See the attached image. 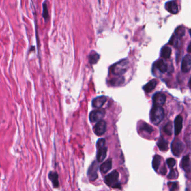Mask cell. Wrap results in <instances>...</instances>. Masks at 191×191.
I'll return each mask as SVG.
<instances>
[{
	"instance_id": "6da1fadb",
	"label": "cell",
	"mask_w": 191,
	"mask_h": 191,
	"mask_svg": "<svg viewBox=\"0 0 191 191\" xmlns=\"http://www.w3.org/2000/svg\"><path fill=\"white\" fill-rule=\"evenodd\" d=\"M129 61L127 59H123L117 62L110 67L111 72L116 76H121L126 72L128 70Z\"/></svg>"
},
{
	"instance_id": "7a4b0ae2",
	"label": "cell",
	"mask_w": 191,
	"mask_h": 191,
	"mask_svg": "<svg viewBox=\"0 0 191 191\" xmlns=\"http://www.w3.org/2000/svg\"><path fill=\"white\" fill-rule=\"evenodd\" d=\"M164 117V111L161 106L153 105L150 112V119L153 124L158 125Z\"/></svg>"
},
{
	"instance_id": "3957f363",
	"label": "cell",
	"mask_w": 191,
	"mask_h": 191,
	"mask_svg": "<svg viewBox=\"0 0 191 191\" xmlns=\"http://www.w3.org/2000/svg\"><path fill=\"white\" fill-rule=\"evenodd\" d=\"M105 140L104 138L99 139L96 143L97 155L96 158L98 162H102L105 159L107 153V147L105 146Z\"/></svg>"
},
{
	"instance_id": "277c9868",
	"label": "cell",
	"mask_w": 191,
	"mask_h": 191,
	"mask_svg": "<svg viewBox=\"0 0 191 191\" xmlns=\"http://www.w3.org/2000/svg\"><path fill=\"white\" fill-rule=\"evenodd\" d=\"M119 173L116 171L111 172L105 177V183L107 186L115 188H121L120 183L118 181Z\"/></svg>"
},
{
	"instance_id": "5b68a950",
	"label": "cell",
	"mask_w": 191,
	"mask_h": 191,
	"mask_svg": "<svg viewBox=\"0 0 191 191\" xmlns=\"http://www.w3.org/2000/svg\"><path fill=\"white\" fill-rule=\"evenodd\" d=\"M184 149V145L178 138H175L171 144L172 153L176 156H179Z\"/></svg>"
},
{
	"instance_id": "8992f818",
	"label": "cell",
	"mask_w": 191,
	"mask_h": 191,
	"mask_svg": "<svg viewBox=\"0 0 191 191\" xmlns=\"http://www.w3.org/2000/svg\"><path fill=\"white\" fill-rule=\"evenodd\" d=\"M105 111L103 109H100L92 111L89 115V119L91 122L94 123L101 120L105 115Z\"/></svg>"
},
{
	"instance_id": "52a82bcc",
	"label": "cell",
	"mask_w": 191,
	"mask_h": 191,
	"mask_svg": "<svg viewBox=\"0 0 191 191\" xmlns=\"http://www.w3.org/2000/svg\"><path fill=\"white\" fill-rule=\"evenodd\" d=\"M94 132L98 136L104 134L106 130V123L104 121H99L94 127Z\"/></svg>"
},
{
	"instance_id": "ba28073f",
	"label": "cell",
	"mask_w": 191,
	"mask_h": 191,
	"mask_svg": "<svg viewBox=\"0 0 191 191\" xmlns=\"http://www.w3.org/2000/svg\"><path fill=\"white\" fill-rule=\"evenodd\" d=\"M98 165L96 161L93 162L89 167L87 172V175L91 181H95L98 178Z\"/></svg>"
},
{
	"instance_id": "9c48e42d",
	"label": "cell",
	"mask_w": 191,
	"mask_h": 191,
	"mask_svg": "<svg viewBox=\"0 0 191 191\" xmlns=\"http://www.w3.org/2000/svg\"><path fill=\"white\" fill-rule=\"evenodd\" d=\"M166 96L162 93H156L153 97V105L162 106L166 102Z\"/></svg>"
},
{
	"instance_id": "30bf717a",
	"label": "cell",
	"mask_w": 191,
	"mask_h": 191,
	"mask_svg": "<svg viewBox=\"0 0 191 191\" xmlns=\"http://www.w3.org/2000/svg\"><path fill=\"white\" fill-rule=\"evenodd\" d=\"M165 8L172 14H177L179 11L178 5L177 1L174 0L167 2L165 5Z\"/></svg>"
},
{
	"instance_id": "8fae6325",
	"label": "cell",
	"mask_w": 191,
	"mask_h": 191,
	"mask_svg": "<svg viewBox=\"0 0 191 191\" xmlns=\"http://www.w3.org/2000/svg\"><path fill=\"white\" fill-rule=\"evenodd\" d=\"M191 68V57L190 55H186L181 62V70L183 72H188Z\"/></svg>"
},
{
	"instance_id": "7c38bea8",
	"label": "cell",
	"mask_w": 191,
	"mask_h": 191,
	"mask_svg": "<svg viewBox=\"0 0 191 191\" xmlns=\"http://www.w3.org/2000/svg\"><path fill=\"white\" fill-rule=\"evenodd\" d=\"M183 127V118L181 115H178L174 121V132L176 136L181 132Z\"/></svg>"
},
{
	"instance_id": "4fadbf2b",
	"label": "cell",
	"mask_w": 191,
	"mask_h": 191,
	"mask_svg": "<svg viewBox=\"0 0 191 191\" xmlns=\"http://www.w3.org/2000/svg\"><path fill=\"white\" fill-rule=\"evenodd\" d=\"M154 66L162 74L165 73L168 70V65L162 59L156 61L154 63Z\"/></svg>"
},
{
	"instance_id": "5bb4252c",
	"label": "cell",
	"mask_w": 191,
	"mask_h": 191,
	"mask_svg": "<svg viewBox=\"0 0 191 191\" xmlns=\"http://www.w3.org/2000/svg\"><path fill=\"white\" fill-rule=\"evenodd\" d=\"M106 100L107 98L104 96L97 97L93 100L92 105L94 108H100L105 104V102H106Z\"/></svg>"
},
{
	"instance_id": "9a60e30c",
	"label": "cell",
	"mask_w": 191,
	"mask_h": 191,
	"mask_svg": "<svg viewBox=\"0 0 191 191\" xmlns=\"http://www.w3.org/2000/svg\"><path fill=\"white\" fill-rule=\"evenodd\" d=\"M181 167L185 172H190L191 165H190V155H187L184 156L181 160Z\"/></svg>"
},
{
	"instance_id": "2e32d148",
	"label": "cell",
	"mask_w": 191,
	"mask_h": 191,
	"mask_svg": "<svg viewBox=\"0 0 191 191\" xmlns=\"http://www.w3.org/2000/svg\"><path fill=\"white\" fill-rule=\"evenodd\" d=\"M157 84L158 82L155 79L152 80L143 86V90L147 93H150L155 89L157 85Z\"/></svg>"
},
{
	"instance_id": "e0dca14e",
	"label": "cell",
	"mask_w": 191,
	"mask_h": 191,
	"mask_svg": "<svg viewBox=\"0 0 191 191\" xmlns=\"http://www.w3.org/2000/svg\"><path fill=\"white\" fill-rule=\"evenodd\" d=\"M112 168V160L108 159L105 162H103L100 166V172L103 173H106L109 171Z\"/></svg>"
},
{
	"instance_id": "ac0fdd59",
	"label": "cell",
	"mask_w": 191,
	"mask_h": 191,
	"mask_svg": "<svg viewBox=\"0 0 191 191\" xmlns=\"http://www.w3.org/2000/svg\"><path fill=\"white\" fill-rule=\"evenodd\" d=\"M49 178L52 182L54 188H58L59 186L58 181V175L56 172H50L49 174Z\"/></svg>"
},
{
	"instance_id": "d6986e66",
	"label": "cell",
	"mask_w": 191,
	"mask_h": 191,
	"mask_svg": "<svg viewBox=\"0 0 191 191\" xmlns=\"http://www.w3.org/2000/svg\"><path fill=\"white\" fill-rule=\"evenodd\" d=\"M157 146L158 148L162 151H166L168 150V143L162 137L158 140Z\"/></svg>"
},
{
	"instance_id": "ffe728a7",
	"label": "cell",
	"mask_w": 191,
	"mask_h": 191,
	"mask_svg": "<svg viewBox=\"0 0 191 191\" xmlns=\"http://www.w3.org/2000/svg\"><path fill=\"white\" fill-rule=\"evenodd\" d=\"M100 58V55L97 53L95 51H91L89 56V63L91 65L96 64Z\"/></svg>"
},
{
	"instance_id": "44dd1931",
	"label": "cell",
	"mask_w": 191,
	"mask_h": 191,
	"mask_svg": "<svg viewBox=\"0 0 191 191\" xmlns=\"http://www.w3.org/2000/svg\"><path fill=\"white\" fill-rule=\"evenodd\" d=\"M124 77L119 76L118 77L111 79L109 81V84L111 86H118L124 83Z\"/></svg>"
},
{
	"instance_id": "7402d4cb",
	"label": "cell",
	"mask_w": 191,
	"mask_h": 191,
	"mask_svg": "<svg viewBox=\"0 0 191 191\" xmlns=\"http://www.w3.org/2000/svg\"><path fill=\"white\" fill-rule=\"evenodd\" d=\"M172 53V49L168 46H164L161 50V57L164 59L170 58Z\"/></svg>"
},
{
	"instance_id": "603a6c76",
	"label": "cell",
	"mask_w": 191,
	"mask_h": 191,
	"mask_svg": "<svg viewBox=\"0 0 191 191\" xmlns=\"http://www.w3.org/2000/svg\"><path fill=\"white\" fill-rule=\"evenodd\" d=\"M162 162V157L158 155L154 156L153 158V167L155 171H158Z\"/></svg>"
},
{
	"instance_id": "cb8c5ba5",
	"label": "cell",
	"mask_w": 191,
	"mask_h": 191,
	"mask_svg": "<svg viewBox=\"0 0 191 191\" xmlns=\"http://www.w3.org/2000/svg\"><path fill=\"white\" fill-rule=\"evenodd\" d=\"M42 16L46 22H47L49 20V15L48 11V6L46 1H44L43 3V12Z\"/></svg>"
},
{
	"instance_id": "d4e9b609",
	"label": "cell",
	"mask_w": 191,
	"mask_h": 191,
	"mask_svg": "<svg viewBox=\"0 0 191 191\" xmlns=\"http://www.w3.org/2000/svg\"><path fill=\"white\" fill-rule=\"evenodd\" d=\"M181 38L179 37L178 36H177V35H175L174 34L171 37V38L169 40V44H171L175 48H178L179 45Z\"/></svg>"
},
{
	"instance_id": "484cf974",
	"label": "cell",
	"mask_w": 191,
	"mask_h": 191,
	"mask_svg": "<svg viewBox=\"0 0 191 191\" xmlns=\"http://www.w3.org/2000/svg\"><path fill=\"white\" fill-rule=\"evenodd\" d=\"M140 130L141 131H144V132H147L149 134H151L153 131V127L147 123H143V124H141V126L140 127Z\"/></svg>"
},
{
	"instance_id": "4316f807",
	"label": "cell",
	"mask_w": 191,
	"mask_h": 191,
	"mask_svg": "<svg viewBox=\"0 0 191 191\" xmlns=\"http://www.w3.org/2000/svg\"><path fill=\"white\" fill-rule=\"evenodd\" d=\"M164 131L168 136H171L173 133V124L172 122H168L164 127Z\"/></svg>"
},
{
	"instance_id": "83f0119b",
	"label": "cell",
	"mask_w": 191,
	"mask_h": 191,
	"mask_svg": "<svg viewBox=\"0 0 191 191\" xmlns=\"http://www.w3.org/2000/svg\"><path fill=\"white\" fill-rule=\"evenodd\" d=\"M175 34L180 38L183 37L184 36V35L185 34L184 28L182 27H179L177 28V29H176L175 31Z\"/></svg>"
},
{
	"instance_id": "f1b7e54d",
	"label": "cell",
	"mask_w": 191,
	"mask_h": 191,
	"mask_svg": "<svg viewBox=\"0 0 191 191\" xmlns=\"http://www.w3.org/2000/svg\"><path fill=\"white\" fill-rule=\"evenodd\" d=\"M178 175V173L177 171L175 169H172L168 176V178L170 179H175L177 178Z\"/></svg>"
},
{
	"instance_id": "f546056e",
	"label": "cell",
	"mask_w": 191,
	"mask_h": 191,
	"mask_svg": "<svg viewBox=\"0 0 191 191\" xmlns=\"http://www.w3.org/2000/svg\"><path fill=\"white\" fill-rule=\"evenodd\" d=\"M175 163H176L175 160L174 159H173V158H168L166 160V164H168V166L170 168H173L175 166Z\"/></svg>"
},
{
	"instance_id": "4dcf8cb0",
	"label": "cell",
	"mask_w": 191,
	"mask_h": 191,
	"mask_svg": "<svg viewBox=\"0 0 191 191\" xmlns=\"http://www.w3.org/2000/svg\"><path fill=\"white\" fill-rule=\"evenodd\" d=\"M168 186H169V187L170 188V190L171 191H174V190H175L177 189L178 184L176 182H174V183L169 182V183H168Z\"/></svg>"
},
{
	"instance_id": "1f68e13d",
	"label": "cell",
	"mask_w": 191,
	"mask_h": 191,
	"mask_svg": "<svg viewBox=\"0 0 191 191\" xmlns=\"http://www.w3.org/2000/svg\"><path fill=\"white\" fill-rule=\"evenodd\" d=\"M160 173L162 174V175H165L166 173V169L165 168V166H163L162 168V169H161V171H160Z\"/></svg>"
},
{
	"instance_id": "d6a6232c",
	"label": "cell",
	"mask_w": 191,
	"mask_h": 191,
	"mask_svg": "<svg viewBox=\"0 0 191 191\" xmlns=\"http://www.w3.org/2000/svg\"><path fill=\"white\" fill-rule=\"evenodd\" d=\"M190 47H191V44H189V45H188V49H187V51L188 52H190Z\"/></svg>"
}]
</instances>
